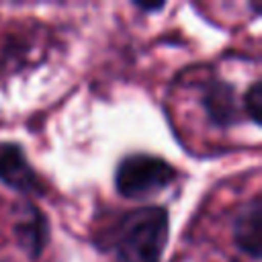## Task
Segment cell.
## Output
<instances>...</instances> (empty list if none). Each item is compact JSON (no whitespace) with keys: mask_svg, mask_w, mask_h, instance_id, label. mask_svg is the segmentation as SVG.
<instances>
[{"mask_svg":"<svg viewBox=\"0 0 262 262\" xmlns=\"http://www.w3.org/2000/svg\"><path fill=\"white\" fill-rule=\"evenodd\" d=\"M244 108L252 123H260V115H262V82L260 80L252 82V86L248 88L244 96Z\"/></svg>","mask_w":262,"mask_h":262,"instance_id":"52a82bcc","label":"cell"},{"mask_svg":"<svg viewBox=\"0 0 262 262\" xmlns=\"http://www.w3.org/2000/svg\"><path fill=\"white\" fill-rule=\"evenodd\" d=\"M205 108L215 125H231L237 115L233 88L221 80H211L205 90Z\"/></svg>","mask_w":262,"mask_h":262,"instance_id":"8992f818","label":"cell"},{"mask_svg":"<svg viewBox=\"0 0 262 262\" xmlns=\"http://www.w3.org/2000/svg\"><path fill=\"white\" fill-rule=\"evenodd\" d=\"M260 219H262V201L254 196L246 209L237 215L233 225V239L242 252L252 256L254 260L260 258Z\"/></svg>","mask_w":262,"mask_h":262,"instance_id":"277c9868","label":"cell"},{"mask_svg":"<svg viewBox=\"0 0 262 262\" xmlns=\"http://www.w3.org/2000/svg\"><path fill=\"white\" fill-rule=\"evenodd\" d=\"M176 170L162 158L149 154H133L121 160L115 172L117 190L127 199H143L166 188Z\"/></svg>","mask_w":262,"mask_h":262,"instance_id":"7a4b0ae2","label":"cell"},{"mask_svg":"<svg viewBox=\"0 0 262 262\" xmlns=\"http://www.w3.org/2000/svg\"><path fill=\"white\" fill-rule=\"evenodd\" d=\"M0 180L23 194H41L45 190L43 180L31 168L20 145L0 141Z\"/></svg>","mask_w":262,"mask_h":262,"instance_id":"3957f363","label":"cell"},{"mask_svg":"<svg viewBox=\"0 0 262 262\" xmlns=\"http://www.w3.org/2000/svg\"><path fill=\"white\" fill-rule=\"evenodd\" d=\"M14 233L20 248H25L31 258H37L47 244V221L43 213L31 203L25 205V217L16 223Z\"/></svg>","mask_w":262,"mask_h":262,"instance_id":"5b68a950","label":"cell"},{"mask_svg":"<svg viewBox=\"0 0 262 262\" xmlns=\"http://www.w3.org/2000/svg\"><path fill=\"white\" fill-rule=\"evenodd\" d=\"M135 6L141 8V10H160L164 4L162 2H158V4H139V2H135Z\"/></svg>","mask_w":262,"mask_h":262,"instance_id":"ba28073f","label":"cell"},{"mask_svg":"<svg viewBox=\"0 0 262 262\" xmlns=\"http://www.w3.org/2000/svg\"><path fill=\"white\" fill-rule=\"evenodd\" d=\"M166 239L168 211L164 207H139L117 221L111 246L117 262H160Z\"/></svg>","mask_w":262,"mask_h":262,"instance_id":"6da1fadb","label":"cell"}]
</instances>
